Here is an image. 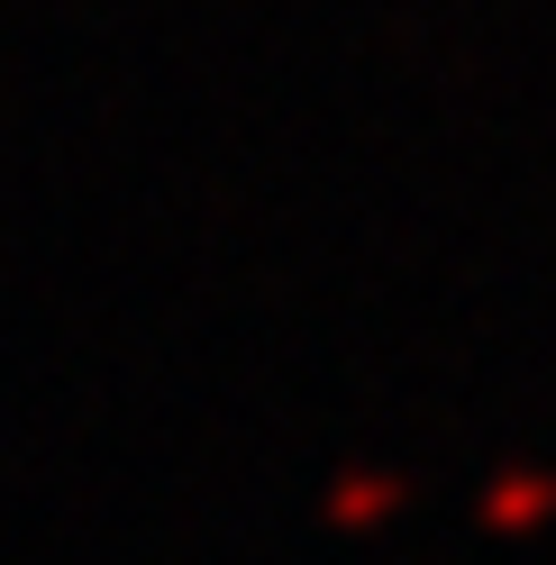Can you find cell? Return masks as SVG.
<instances>
[{"instance_id":"obj_1","label":"cell","mask_w":556,"mask_h":565,"mask_svg":"<svg viewBox=\"0 0 556 565\" xmlns=\"http://www.w3.org/2000/svg\"><path fill=\"white\" fill-rule=\"evenodd\" d=\"M556 502L547 492V475H511V492H493V529H520V520H538Z\"/></svg>"}]
</instances>
